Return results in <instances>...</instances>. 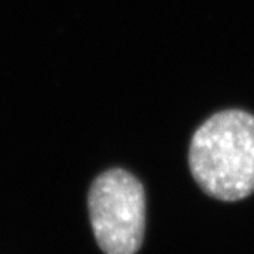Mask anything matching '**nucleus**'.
<instances>
[{"label":"nucleus","instance_id":"obj_1","mask_svg":"<svg viewBox=\"0 0 254 254\" xmlns=\"http://www.w3.org/2000/svg\"><path fill=\"white\" fill-rule=\"evenodd\" d=\"M188 163L193 180L209 196L240 200L254 192V116L222 110L192 136Z\"/></svg>","mask_w":254,"mask_h":254},{"label":"nucleus","instance_id":"obj_2","mask_svg":"<svg viewBox=\"0 0 254 254\" xmlns=\"http://www.w3.org/2000/svg\"><path fill=\"white\" fill-rule=\"evenodd\" d=\"M91 225L105 254H136L145 229V193L141 182L123 168L99 174L88 195Z\"/></svg>","mask_w":254,"mask_h":254}]
</instances>
